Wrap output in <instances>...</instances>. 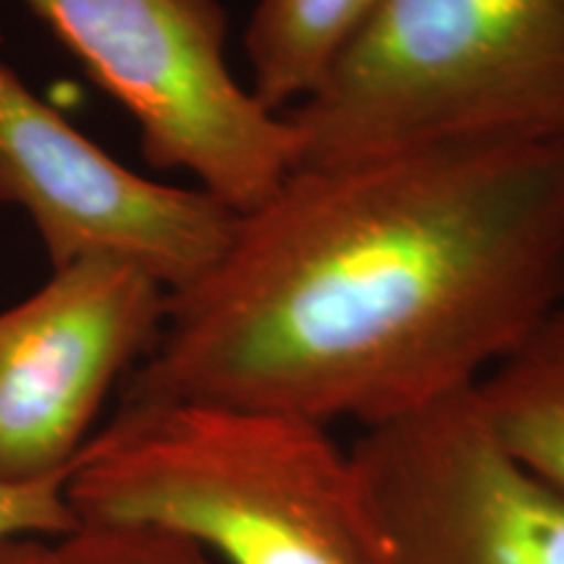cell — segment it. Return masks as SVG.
<instances>
[{"mask_svg": "<svg viewBox=\"0 0 564 564\" xmlns=\"http://www.w3.org/2000/svg\"><path fill=\"white\" fill-rule=\"evenodd\" d=\"M564 295V139L293 167L167 295L121 403L382 426L478 384Z\"/></svg>", "mask_w": 564, "mask_h": 564, "instance_id": "cell-1", "label": "cell"}, {"mask_svg": "<svg viewBox=\"0 0 564 564\" xmlns=\"http://www.w3.org/2000/svg\"><path fill=\"white\" fill-rule=\"evenodd\" d=\"M66 499L76 523L162 528L228 564H390L350 449L293 415L118 405Z\"/></svg>", "mask_w": 564, "mask_h": 564, "instance_id": "cell-2", "label": "cell"}, {"mask_svg": "<svg viewBox=\"0 0 564 564\" xmlns=\"http://www.w3.org/2000/svg\"><path fill=\"white\" fill-rule=\"evenodd\" d=\"M285 118L293 167L444 141L564 139V0H387Z\"/></svg>", "mask_w": 564, "mask_h": 564, "instance_id": "cell-3", "label": "cell"}, {"mask_svg": "<svg viewBox=\"0 0 564 564\" xmlns=\"http://www.w3.org/2000/svg\"><path fill=\"white\" fill-rule=\"evenodd\" d=\"M84 74L129 112L141 154L232 212L262 204L295 165L291 123L228 63L220 0H21Z\"/></svg>", "mask_w": 564, "mask_h": 564, "instance_id": "cell-4", "label": "cell"}, {"mask_svg": "<svg viewBox=\"0 0 564 564\" xmlns=\"http://www.w3.org/2000/svg\"><path fill=\"white\" fill-rule=\"evenodd\" d=\"M390 564H564V491L518 460L474 387L350 447Z\"/></svg>", "mask_w": 564, "mask_h": 564, "instance_id": "cell-5", "label": "cell"}, {"mask_svg": "<svg viewBox=\"0 0 564 564\" xmlns=\"http://www.w3.org/2000/svg\"><path fill=\"white\" fill-rule=\"evenodd\" d=\"M167 288L121 259H79L0 312V484L66 478L105 400L150 356Z\"/></svg>", "mask_w": 564, "mask_h": 564, "instance_id": "cell-6", "label": "cell"}, {"mask_svg": "<svg viewBox=\"0 0 564 564\" xmlns=\"http://www.w3.org/2000/svg\"><path fill=\"white\" fill-rule=\"evenodd\" d=\"M0 204L30 217L51 270L121 259L183 291L220 259L238 212L194 186L133 173L0 61Z\"/></svg>", "mask_w": 564, "mask_h": 564, "instance_id": "cell-7", "label": "cell"}, {"mask_svg": "<svg viewBox=\"0 0 564 564\" xmlns=\"http://www.w3.org/2000/svg\"><path fill=\"white\" fill-rule=\"evenodd\" d=\"M387 0H257L243 32L249 89L285 116L314 95Z\"/></svg>", "mask_w": 564, "mask_h": 564, "instance_id": "cell-8", "label": "cell"}, {"mask_svg": "<svg viewBox=\"0 0 564 564\" xmlns=\"http://www.w3.org/2000/svg\"><path fill=\"white\" fill-rule=\"evenodd\" d=\"M474 394L505 447L564 491V295Z\"/></svg>", "mask_w": 564, "mask_h": 564, "instance_id": "cell-9", "label": "cell"}, {"mask_svg": "<svg viewBox=\"0 0 564 564\" xmlns=\"http://www.w3.org/2000/svg\"><path fill=\"white\" fill-rule=\"evenodd\" d=\"M53 544L58 564H215L194 541L152 525L79 523Z\"/></svg>", "mask_w": 564, "mask_h": 564, "instance_id": "cell-10", "label": "cell"}, {"mask_svg": "<svg viewBox=\"0 0 564 564\" xmlns=\"http://www.w3.org/2000/svg\"><path fill=\"white\" fill-rule=\"evenodd\" d=\"M79 525L66 499V478L0 484V541L17 535L63 539Z\"/></svg>", "mask_w": 564, "mask_h": 564, "instance_id": "cell-11", "label": "cell"}, {"mask_svg": "<svg viewBox=\"0 0 564 564\" xmlns=\"http://www.w3.org/2000/svg\"><path fill=\"white\" fill-rule=\"evenodd\" d=\"M55 539L40 535H17L0 541V564H58L55 560Z\"/></svg>", "mask_w": 564, "mask_h": 564, "instance_id": "cell-12", "label": "cell"}]
</instances>
